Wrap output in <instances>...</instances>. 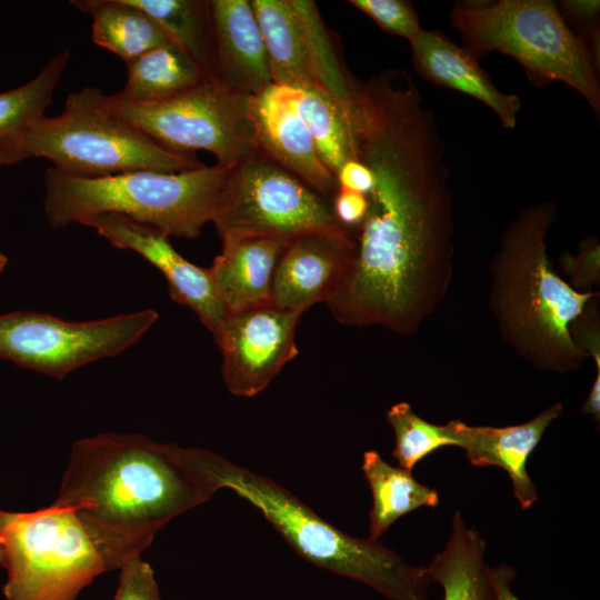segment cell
Instances as JSON below:
<instances>
[{
	"label": "cell",
	"mask_w": 600,
	"mask_h": 600,
	"mask_svg": "<svg viewBox=\"0 0 600 600\" xmlns=\"http://www.w3.org/2000/svg\"><path fill=\"white\" fill-rule=\"evenodd\" d=\"M351 128L356 159L374 183L352 231L350 267L326 303L342 324L411 334L444 296L452 270L446 146L434 113L411 94L363 101Z\"/></svg>",
	"instance_id": "obj_1"
},
{
	"label": "cell",
	"mask_w": 600,
	"mask_h": 600,
	"mask_svg": "<svg viewBox=\"0 0 600 600\" xmlns=\"http://www.w3.org/2000/svg\"><path fill=\"white\" fill-rule=\"evenodd\" d=\"M213 494L172 443L108 432L73 443L53 503L73 510L110 571L140 557L170 520Z\"/></svg>",
	"instance_id": "obj_2"
},
{
	"label": "cell",
	"mask_w": 600,
	"mask_h": 600,
	"mask_svg": "<svg viewBox=\"0 0 600 600\" xmlns=\"http://www.w3.org/2000/svg\"><path fill=\"white\" fill-rule=\"evenodd\" d=\"M556 212L551 201L534 203L506 229L492 263L491 304L507 341L524 359L567 372L587 357L570 327L596 293L578 292L551 268L546 236Z\"/></svg>",
	"instance_id": "obj_3"
},
{
	"label": "cell",
	"mask_w": 600,
	"mask_h": 600,
	"mask_svg": "<svg viewBox=\"0 0 600 600\" xmlns=\"http://www.w3.org/2000/svg\"><path fill=\"white\" fill-rule=\"evenodd\" d=\"M174 452L210 490L229 489L251 503L306 560L390 600H429L432 580L426 567L407 563L378 540L347 534L278 482L222 456L178 444Z\"/></svg>",
	"instance_id": "obj_4"
},
{
	"label": "cell",
	"mask_w": 600,
	"mask_h": 600,
	"mask_svg": "<svg viewBox=\"0 0 600 600\" xmlns=\"http://www.w3.org/2000/svg\"><path fill=\"white\" fill-rule=\"evenodd\" d=\"M233 167L216 163L181 172L136 170L104 178L72 177L50 167L44 173V213L53 228L118 213L169 238L194 239L217 217Z\"/></svg>",
	"instance_id": "obj_5"
},
{
	"label": "cell",
	"mask_w": 600,
	"mask_h": 600,
	"mask_svg": "<svg viewBox=\"0 0 600 600\" xmlns=\"http://www.w3.org/2000/svg\"><path fill=\"white\" fill-rule=\"evenodd\" d=\"M450 22L478 60L489 52L513 58L536 86L562 82L600 112V84L591 56L551 0L456 3Z\"/></svg>",
	"instance_id": "obj_6"
},
{
	"label": "cell",
	"mask_w": 600,
	"mask_h": 600,
	"mask_svg": "<svg viewBox=\"0 0 600 600\" xmlns=\"http://www.w3.org/2000/svg\"><path fill=\"white\" fill-rule=\"evenodd\" d=\"M17 144L24 159L44 158L58 172L79 178L136 170L181 172L204 166L194 156L162 148L111 113L103 92L93 87L71 93L59 116L29 123Z\"/></svg>",
	"instance_id": "obj_7"
},
{
	"label": "cell",
	"mask_w": 600,
	"mask_h": 600,
	"mask_svg": "<svg viewBox=\"0 0 600 600\" xmlns=\"http://www.w3.org/2000/svg\"><path fill=\"white\" fill-rule=\"evenodd\" d=\"M8 600H74L104 561L73 510L52 503L32 512L0 510Z\"/></svg>",
	"instance_id": "obj_8"
},
{
	"label": "cell",
	"mask_w": 600,
	"mask_h": 600,
	"mask_svg": "<svg viewBox=\"0 0 600 600\" xmlns=\"http://www.w3.org/2000/svg\"><path fill=\"white\" fill-rule=\"evenodd\" d=\"M251 98L218 81L156 103H133L103 93L107 109L162 148L193 156L203 150L217 163L233 167L258 150Z\"/></svg>",
	"instance_id": "obj_9"
},
{
	"label": "cell",
	"mask_w": 600,
	"mask_h": 600,
	"mask_svg": "<svg viewBox=\"0 0 600 600\" xmlns=\"http://www.w3.org/2000/svg\"><path fill=\"white\" fill-rule=\"evenodd\" d=\"M213 224L221 241L247 237L290 241L343 228L327 198L259 150L233 167Z\"/></svg>",
	"instance_id": "obj_10"
},
{
	"label": "cell",
	"mask_w": 600,
	"mask_h": 600,
	"mask_svg": "<svg viewBox=\"0 0 600 600\" xmlns=\"http://www.w3.org/2000/svg\"><path fill=\"white\" fill-rule=\"evenodd\" d=\"M153 309L91 321H68L19 310L0 314V359L63 379L97 360L136 344L158 320Z\"/></svg>",
	"instance_id": "obj_11"
},
{
	"label": "cell",
	"mask_w": 600,
	"mask_h": 600,
	"mask_svg": "<svg viewBox=\"0 0 600 600\" xmlns=\"http://www.w3.org/2000/svg\"><path fill=\"white\" fill-rule=\"evenodd\" d=\"M301 316L274 304L228 313L213 337L222 354V377L232 394H258L298 354L296 330Z\"/></svg>",
	"instance_id": "obj_12"
},
{
	"label": "cell",
	"mask_w": 600,
	"mask_h": 600,
	"mask_svg": "<svg viewBox=\"0 0 600 600\" xmlns=\"http://www.w3.org/2000/svg\"><path fill=\"white\" fill-rule=\"evenodd\" d=\"M82 224L93 228L113 247L143 257L163 274L171 299L193 310L212 334L218 331L228 311L209 269L184 259L164 232L118 213L98 214Z\"/></svg>",
	"instance_id": "obj_13"
},
{
	"label": "cell",
	"mask_w": 600,
	"mask_h": 600,
	"mask_svg": "<svg viewBox=\"0 0 600 600\" xmlns=\"http://www.w3.org/2000/svg\"><path fill=\"white\" fill-rule=\"evenodd\" d=\"M353 249V233L346 228L292 239L276 269L272 304L303 313L326 302L347 273Z\"/></svg>",
	"instance_id": "obj_14"
},
{
	"label": "cell",
	"mask_w": 600,
	"mask_h": 600,
	"mask_svg": "<svg viewBox=\"0 0 600 600\" xmlns=\"http://www.w3.org/2000/svg\"><path fill=\"white\" fill-rule=\"evenodd\" d=\"M258 150L327 198L338 190L322 162L287 87L271 84L251 98Z\"/></svg>",
	"instance_id": "obj_15"
},
{
	"label": "cell",
	"mask_w": 600,
	"mask_h": 600,
	"mask_svg": "<svg viewBox=\"0 0 600 600\" xmlns=\"http://www.w3.org/2000/svg\"><path fill=\"white\" fill-rule=\"evenodd\" d=\"M212 76L253 97L273 84L263 38L249 0H209Z\"/></svg>",
	"instance_id": "obj_16"
},
{
	"label": "cell",
	"mask_w": 600,
	"mask_h": 600,
	"mask_svg": "<svg viewBox=\"0 0 600 600\" xmlns=\"http://www.w3.org/2000/svg\"><path fill=\"white\" fill-rule=\"evenodd\" d=\"M411 61L424 80L459 91L491 109L504 129L517 126L520 98L499 90L479 60L438 30H422L410 42Z\"/></svg>",
	"instance_id": "obj_17"
},
{
	"label": "cell",
	"mask_w": 600,
	"mask_h": 600,
	"mask_svg": "<svg viewBox=\"0 0 600 600\" xmlns=\"http://www.w3.org/2000/svg\"><path fill=\"white\" fill-rule=\"evenodd\" d=\"M561 413L562 404L556 403L528 422L503 428L468 426L453 420L457 447L466 451L474 466L502 468L521 508L528 509L537 501V489L528 474L527 460L546 429Z\"/></svg>",
	"instance_id": "obj_18"
},
{
	"label": "cell",
	"mask_w": 600,
	"mask_h": 600,
	"mask_svg": "<svg viewBox=\"0 0 600 600\" xmlns=\"http://www.w3.org/2000/svg\"><path fill=\"white\" fill-rule=\"evenodd\" d=\"M290 241L257 237L222 240L221 253L208 269L228 313L272 304L276 269Z\"/></svg>",
	"instance_id": "obj_19"
},
{
	"label": "cell",
	"mask_w": 600,
	"mask_h": 600,
	"mask_svg": "<svg viewBox=\"0 0 600 600\" xmlns=\"http://www.w3.org/2000/svg\"><path fill=\"white\" fill-rule=\"evenodd\" d=\"M266 46L272 82L288 88L319 87L308 40L292 0H251Z\"/></svg>",
	"instance_id": "obj_20"
},
{
	"label": "cell",
	"mask_w": 600,
	"mask_h": 600,
	"mask_svg": "<svg viewBox=\"0 0 600 600\" xmlns=\"http://www.w3.org/2000/svg\"><path fill=\"white\" fill-rule=\"evenodd\" d=\"M484 551V540L457 511L444 550L426 567L432 582L442 586L443 600H497Z\"/></svg>",
	"instance_id": "obj_21"
},
{
	"label": "cell",
	"mask_w": 600,
	"mask_h": 600,
	"mask_svg": "<svg viewBox=\"0 0 600 600\" xmlns=\"http://www.w3.org/2000/svg\"><path fill=\"white\" fill-rule=\"evenodd\" d=\"M126 64L127 82L117 93L133 103L166 101L208 79L200 66L173 42L153 48Z\"/></svg>",
	"instance_id": "obj_22"
},
{
	"label": "cell",
	"mask_w": 600,
	"mask_h": 600,
	"mask_svg": "<svg viewBox=\"0 0 600 600\" xmlns=\"http://www.w3.org/2000/svg\"><path fill=\"white\" fill-rule=\"evenodd\" d=\"M92 17L91 39L126 63L171 42L160 26L129 0L70 1Z\"/></svg>",
	"instance_id": "obj_23"
},
{
	"label": "cell",
	"mask_w": 600,
	"mask_h": 600,
	"mask_svg": "<svg viewBox=\"0 0 600 600\" xmlns=\"http://www.w3.org/2000/svg\"><path fill=\"white\" fill-rule=\"evenodd\" d=\"M362 471L372 494L369 538L378 540L406 513L436 507L438 491L418 482L410 471L386 462L374 450L363 453Z\"/></svg>",
	"instance_id": "obj_24"
},
{
	"label": "cell",
	"mask_w": 600,
	"mask_h": 600,
	"mask_svg": "<svg viewBox=\"0 0 600 600\" xmlns=\"http://www.w3.org/2000/svg\"><path fill=\"white\" fill-rule=\"evenodd\" d=\"M288 91L318 156L336 176L344 162L356 159L347 103L320 87L288 88Z\"/></svg>",
	"instance_id": "obj_25"
},
{
	"label": "cell",
	"mask_w": 600,
	"mask_h": 600,
	"mask_svg": "<svg viewBox=\"0 0 600 600\" xmlns=\"http://www.w3.org/2000/svg\"><path fill=\"white\" fill-rule=\"evenodd\" d=\"M149 14L171 42L212 76V39L209 0H129Z\"/></svg>",
	"instance_id": "obj_26"
},
{
	"label": "cell",
	"mask_w": 600,
	"mask_h": 600,
	"mask_svg": "<svg viewBox=\"0 0 600 600\" xmlns=\"http://www.w3.org/2000/svg\"><path fill=\"white\" fill-rule=\"evenodd\" d=\"M69 58L63 49L32 80L0 92V147L17 143L26 127L44 116Z\"/></svg>",
	"instance_id": "obj_27"
},
{
	"label": "cell",
	"mask_w": 600,
	"mask_h": 600,
	"mask_svg": "<svg viewBox=\"0 0 600 600\" xmlns=\"http://www.w3.org/2000/svg\"><path fill=\"white\" fill-rule=\"evenodd\" d=\"M306 31L310 60L318 86L338 100L348 103L358 80L344 67L336 41L311 0H292Z\"/></svg>",
	"instance_id": "obj_28"
},
{
	"label": "cell",
	"mask_w": 600,
	"mask_h": 600,
	"mask_svg": "<svg viewBox=\"0 0 600 600\" xmlns=\"http://www.w3.org/2000/svg\"><path fill=\"white\" fill-rule=\"evenodd\" d=\"M387 419L396 437L392 456L403 470L411 472L421 459L441 447L458 446L453 420L442 426L430 423L416 414L407 402L393 404Z\"/></svg>",
	"instance_id": "obj_29"
},
{
	"label": "cell",
	"mask_w": 600,
	"mask_h": 600,
	"mask_svg": "<svg viewBox=\"0 0 600 600\" xmlns=\"http://www.w3.org/2000/svg\"><path fill=\"white\" fill-rule=\"evenodd\" d=\"M349 3L371 18L386 32L409 42L423 30L410 1L350 0Z\"/></svg>",
	"instance_id": "obj_30"
},
{
	"label": "cell",
	"mask_w": 600,
	"mask_h": 600,
	"mask_svg": "<svg viewBox=\"0 0 600 600\" xmlns=\"http://www.w3.org/2000/svg\"><path fill=\"white\" fill-rule=\"evenodd\" d=\"M119 570L114 600H161L153 571L141 556L127 560Z\"/></svg>",
	"instance_id": "obj_31"
},
{
	"label": "cell",
	"mask_w": 600,
	"mask_h": 600,
	"mask_svg": "<svg viewBox=\"0 0 600 600\" xmlns=\"http://www.w3.org/2000/svg\"><path fill=\"white\" fill-rule=\"evenodd\" d=\"M562 264L576 287L593 286L599 276V244L596 239H586L578 254H564Z\"/></svg>",
	"instance_id": "obj_32"
},
{
	"label": "cell",
	"mask_w": 600,
	"mask_h": 600,
	"mask_svg": "<svg viewBox=\"0 0 600 600\" xmlns=\"http://www.w3.org/2000/svg\"><path fill=\"white\" fill-rule=\"evenodd\" d=\"M331 208L337 221L343 228L353 231V229L356 230L362 223L367 216L369 208L368 196L338 189L333 194Z\"/></svg>",
	"instance_id": "obj_33"
},
{
	"label": "cell",
	"mask_w": 600,
	"mask_h": 600,
	"mask_svg": "<svg viewBox=\"0 0 600 600\" xmlns=\"http://www.w3.org/2000/svg\"><path fill=\"white\" fill-rule=\"evenodd\" d=\"M338 189L368 196L373 189V174L361 161L351 159L344 162L336 174Z\"/></svg>",
	"instance_id": "obj_34"
},
{
	"label": "cell",
	"mask_w": 600,
	"mask_h": 600,
	"mask_svg": "<svg viewBox=\"0 0 600 600\" xmlns=\"http://www.w3.org/2000/svg\"><path fill=\"white\" fill-rule=\"evenodd\" d=\"M490 574L497 600H520L513 594L510 588V583L516 576L514 570L510 566L501 564L496 568H490Z\"/></svg>",
	"instance_id": "obj_35"
},
{
	"label": "cell",
	"mask_w": 600,
	"mask_h": 600,
	"mask_svg": "<svg viewBox=\"0 0 600 600\" xmlns=\"http://www.w3.org/2000/svg\"><path fill=\"white\" fill-rule=\"evenodd\" d=\"M581 411L593 416L599 420L600 417V378H596L588 399L583 403Z\"/></svg>",
	"instance_id": "obj_36"
},
{
	"label": "cell",
	"mask_w": 600,
	"mask_h": 600,
	"mask_svg": "<svg viewBox=\"0 0 600 600\" xmlns=\"http://www.w3.org/2000/svg\"><path fill=\"white\" fill-rule=\"evenodd\" d=\"M22 160L24 157L16 143L0 147V167L14 164Z\"/></svg>",
	"instance_id": "obj_37"
},
{
	"label": "cell",
	"mask_w": 600,
	"mask_h": 600,
	"mask_svg": "<svg viewBox=\"0 0 600 600\" xmlns=\"http://www.w3.org/2000/svg\"><path fill=\"white\" fill-rule=\"evenodd\" d=\"M8 264V258L0 252V272L4 270Z\"/></svg>",
	"instance_id": "obj_38"
},
{
	"label": "cell",
	"mask_w": 600,
	"mask_h": 600,
	"mask_svg": "<svg viewBox=\"0 0 600 600\" xmlns=\"http://www.w3.org/2000/svg\"><path fill=\"white\" fill-rule=\"evenodd\" d=\"M4 559V549L2 543L0 542V564L2 566Z\"/></svg>",
	"instance_id": "obj_39"
}]
</instances>
